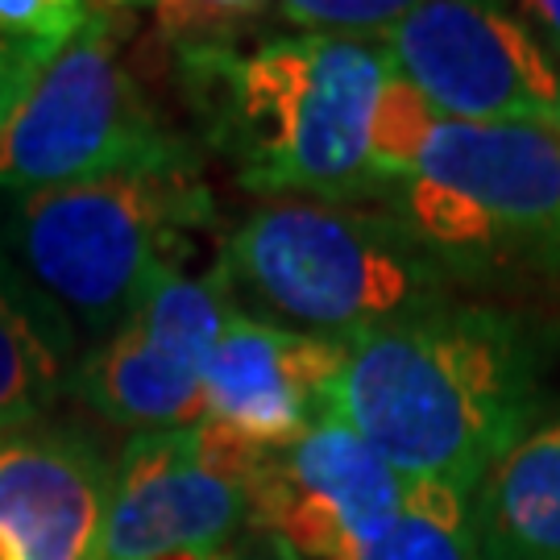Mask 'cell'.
<instances>
[{
  "mask_svg": "<svg viewBox=\"0 0 560 560\" xmlns=\"http://www.w3.org/2000/svg\"><path fill=\"white\" fill-rule=\"evenodd\" d=\"M560 337L536 316L448 300L349 340L328 416L345 420L399 478L478 494L532 432Z\"/></svg>",
  "mask_w": 560,
  "mask_h": 560,
  "instance_id": "1",
  "label": "cell"
},
{
  "mask_svg": "<svg viewBox=\"0 0 560 560\" xmlns=\"http://www.w3.org/2000/svg\"><path fill=\"white\" fill-rule=\"evenodd\" d=\"M203 141L245 191L275 200H378L374 117L390 83L382 42L282 34L249 46L175 50Z\"/></svg>",
  "mask_w": 560,
  "mask_h": 560,
  "instance_id": "2",
  "label": "cell"
},
{
  "mask_svg": "<svg viewBox=\"0 0 560 560\" xmlns=\"http://www.w3.org/2000/svg\"><path fill=\"white\" fill-rule=\"evenodd\" d=\"M217 261L233 303L328 340L420 316L457 300L460 287L399 217L353 203H266L224 237Z\"/></svg>",
  "mask_w": 560,
  "mask_h": 560,
  "instance_id": "3",
  "label": "cell"
},
{
  "mask_svg": "<svg viewBox=\"0 0 560 560\" xmlns=\"http://www.w3.org/2000/svg\"><path fill=\"white\" fill-rule=\"evenodd\" d=\"M212 221L200 154L179 141L159 159L18 200L0 241L67 316L104 340Z\"/></svg>",
  "mask_w": 560,
  "mask_h": 560,
  "instance_id": "4",
  "label": "cell"
},
{
  "mask_svg": "<svg viewBox=\"0 0 560 560\" xmlns=\"http://www.w3.org/2000/svg\"><path fill=\"white\" fill-rule=\"evenodd\" d=\"M378 200L457 282L560 275V129L441 117Z\"/></svg>",
  "mask_w": 560,
  "mask_h": 560,
  "instance_id": "5",
  "label": "cell"
},
{
  "mask_svg": "<svg viewBox=\"0 0 560 560\" xmlns=\"http://www.w3.org/2000/svg\"><path fill=\"white\" fill-rule=\"evenodd\" d=\"M133 30L138 9L92 4L75 38L42 62L0 120V200L101 179L179 145L125 62Z\"/></svg>",
  "mask_w": 560,
  "mask_h": 560,
  "instance_id": "6",
  "label": "cell"
},
{
  "mask_svg": "<svg viewBox=\"0 0 560 560\" xmlns=\"http://www.w3.org/2000/svg\"><path fill=\"white\" fill-rule=\"evenodd\" d=\"M266 457L212 420L129 436L113 460L104 560H166L237 540L254 527Z\"/></svg>",
  "mask_w": 560,
  "mask_h": 560,
  "instance_id": "7",
  "label": "cell"
},
{
  "mask_svg": "<svg viewBox=\"0 0 560 560\" xmlns=\"http://www.w3.org/2000/svg\"><path fill=\"white\" fill-rule=\"evenodd\" d=\"M390 71L444 120L560 129V67L502 4L428 0L382 34Z\"/></svg>",
  "mask_w": 560,
  "mask_h": 560,
  "instance_id": "8",
  "label": "cell"
},
{
  "mask_svg": "<svg viewBox=\"0 0 560 560\" xmlns=\"http://www.w3.org/2000/svg\"><path fill=\"white\" fill-rule=\"evenodd\" d=\"M237 312L221 261L203 275L162 270L138 307L80 358L71 390L101 420L166 432L203 420V361Z\"/></svg>",
  "mask_w": 560,
  "mask_h": 560,
  "instance_id": "9",
  "label": "cell"
},
{
  "mask_svg": "<svg viewBox=\"0 0 560 560\" xmlns=\"http://www.w3.org/2000/svg\"><path fill=\"white\" fill-rule=\"evenodd\" d=\"M407 478L337 416L275 448L254 478V527L303 560H365L399 520Z\"/></svg>",
  "mask_w": 560,
  "mask_h": 560,
  "instance_id": "10",
  "label": "cell"
},
{
  "mask_svg": "<svg viewBox=\"0 0 560 560\" xmlns=\"http://www.w3.org/2000/svg\"><path fill=\"white\" fill-rule=\"evenodd\" d=\"M349 340L307 337L233 312L203 361V420L254 448H287L328 416Z\"/></svg>",
  "mask_w": 560,
  "mask_h": 560,
  "instance_id": "11",
  "label": "cell"
},
{
  "mask_svg": "<svg viewBox=\"0 0 560 560\" xmlns=\"http://www.w3.org/2000/svg\"><path fill=\"white\" fill-rule=\"evenodd\" d=\"M113 460L80 428L0 441V560H104Z\"/></svg>",
  "mask_w": 560,
  "mask_h": 560,
  "instance_id": "12",
  "label": "cell"
},
{
  "mask_svg": "<svg viewBox=\"0 0 560 560\" xmlns=\"http://www.w3.org/2000/svg\"><path fill=\"white\" fill-rule=\"evenodd\" d=\"M75 324L0 241V441L38 428L80 370Z\"/></svg>",
  "mask_w": 560,
  "mask_h": 560,
  "instance_id": "13",
  "label": "cell"
},
{
  "mask_svg": "<svg viewBox=\"0 0 560 560\" xmlns=\"http://www.w3.org/2000/svg\"><path fill=\"white\" fill-rule=\"evenodd\" d=\"M474 523L486 560H560V416L481 478Z\"/></svg>",
  "mask_w": 560,
  "mask_h": 560,
  "instance_id": "14",
  "label": "cell"
},
{
  "mask_svg": "<svg viewBox=\"0 0 560 560\" xmlns=\"http://www.w3.org/2000/svg\"><path fill=\"white\" fill-rule=\"evenodd\" d=\"M365 560H486L474 523V494L441 481H407L399 520Z\"/></svg>",
  "mask_w": 560,
  "mask_h": 560,
  "instance_id": "15",
  "label": "cell"
},
{
  "mask_svg": "<svg viewBox=\"0 0 560 560\" xmlns=\"http://www.w3.org/2000/svg\"><path fill=\"white\" fill-rule=\"evenodd\" d=\"M436 120H441V113L423 101L411 83L390 75L378 101V117H374V175H378V187L402 179L411 171V162H416L423 138Z\"/></svg>",
  "mask_w": 560,
  "mask_h": 560,
  "instance_id": "16",
  "label": "cell"
},
{
  "mask_svg": "<svg viewBox=\"0 0 560 560\" xmlns=\"http://www.w3.org/2000/svg\"><path fill=\"white\" fill-rule=\"evenodd\" d=\"M411 4L399 0H291L275 4V21L300 25L303 34H337V38H358V34H386L390 25L407 18Z\"/></svg>",
  "mask_w": 560,
  "mask_h": 560,
  "instance_id": "17",
  "label": "cell"
},
{
  "mask_svg": "<svg viewBox=\"0 0 560 560\" xmlns=\"http://www.w3.org/2000/svg\"><path fill=\"white\" fill-rule=\"evenodd\" d=\"M88 13L92 4L80 0H0V34L50 59L59 46L75 38Z\"/></svg>",
  "mask_w": 560,
  "mask_h": 560,
  "instance_id": "18",
  "label": "cell"
},
{
  "mask_svg": "<svg viewBox=\"0 0 560 560\" xmlns=\"http://www.w3.org/2000/svg\"><path fill=\"white\" fill-rule=\"evenodd\" d=\"M166 560H303L291 544L275 536V532H241L237 540H229L224 548H208V552H179V557H166Z\"/></svg>",
  "mask_w": 560,
  "mask_h": 560,
  "instance_id": "19",
  "label": "cell"
},
{
  "mask_svg": "<svg viewBox=\"0 0 560 560\" xmlns=\"http://www.w3.org/2000/svg\"><path fill=\"white\" fill-rule=\"evenodd\" d=\"M42 62H46V55H38V50H30V46H21V42L0 34V120L9 117V108L21 101V92L34 83Z\"/></svg>",
  "mask_w": 560,
  "mask_h": 560,
  "instance_id": "20",
  "label": "cell"
},
{
  "mask_svg": "<svg viewBox=\"0 0 560 560\" xmlns=\"http://www.w3.org/2000/svg\"><path fill=\"white\" fill-rule=\"evenodd\" d=\"M527 25H532V34L544 42V50L548 55H560V0H536V4H520L515 9Z\"/></svg>",
  "mask_w": 560,
  "mask_h": 560,
  "instance_id": "21",
  "label": "cell"
}]
</instances>
